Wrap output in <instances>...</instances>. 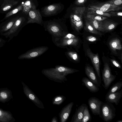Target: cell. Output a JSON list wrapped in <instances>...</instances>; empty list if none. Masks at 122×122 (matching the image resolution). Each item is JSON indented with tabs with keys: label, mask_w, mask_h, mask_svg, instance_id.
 <instances>
[{
	"label": "cell",
	"mask_w": 122,
	"mask_h": 122,
	"mask_svg": "<svg viewBox=\"0 0 122 122\" xmlns=\"http://www.w3.org/2000/svg\"><path fill=\"white\" fill-rule=\"evenodd\" d=\"M116 76L112 75L108 64L106 63L102 72L103 86L105 89H107L111 83L115 80Z\"/></svg>",
	"instance_id": "277c9868"
},
{
	"label": "cell",
	"mask_w": 122,
	"mask_h": 122,
	"mask_svg": "<svg viewBox=\"0 0 122 122\" xmlns=\"http://www.w3.org/2000/svg\"><path fill=\"white\" fill-rule=\"evenodd\" d=\"M85 73L89 80L96 86H100V84L93 68L88 65L85 68Z\"/></svg>",
	"instance_id": "9a60e30c"
},
{
	"label": "cell",
	"mask_w": 122,
	"mask_h": 122,
	"mask_svg": "<svg viewBox=\"0 0 122 122\" xmlns=\"http://www.w3.org/2000/svg\"><path fill=\"white\" fill-rule=\"evenodd\" d=\"M73 105V103L71 102L65 108L63 116L64 120L65 121L68 118Z\"/></svg>",
	"instance_id": "1f68e13d"
},
{
	"label": "cell",
	"mask_w": 122,
	"mask_h": 122,
	"mask_svg": "<svg viewBox=\"0 0 122 122\" xmlns=\"http://www.w3.org/2000/svg\"><path fill=\"white\" fill-rule=\"evenodd\" d=\"M87 0H76L75 4L77 5L81 6L83 5Z\"/></svg>",
	"instance_id": "d590c367"
},
{
	"label": "cell",
	"mask_w": 122,
	"mask_h": 122,
	"mask_svg": "<svg viewBox=\"0 0 122 122\" xmlns=\"http://www.w3.org/2000/svg\"><path fill=\"white\" fill-rule=\"evenodd\" d=\"M105 2L116 5H122V0H111Z\"/></svg>",
	"instance_id": "836d02e7"
},
{
	"label": "cell",
	"mask_w": 122,
	"mask_h": 122,
	"mask_svg": "<svg viewBox=\"0 0 122 122\" xmlns=\"http://www.w3.org/2000/svg\"><path fill=\"white\" fill-rule=\"evenodd\" d=\"M104 12L119 11L122 9V5H116L105 2H97L88 6Z\"/></svg>",
	"instance_id": "3957f363"
},
{
	"label": "cell",
	"mask_w": 122,
	"mask_h": 122,
	"mask_svg": "<svg viewBox=\"0 0 122 122\" xmlns=\"http://www.w3.org/2000/svg\"><path fill=\"white\" fill-rule=\"evenodd\" d=\"M111 61L113 64L116 67L121 68V66L118 62L116 61L113 59H111Z\"/></svg>",
	"instance_id": "74e56055"
},
{
	"label": "cell",
	"mask_w": 122,
	"mask_h": 122,
	"mask_svg": "<svg viewBox=\"0 0 122 122\" xmlns=\"http://www.w3.org/2000/svg\"><path fill=\"white\" fill-rule=\"evenodd\" d=\"M122 96V89L117 92L107 93L105 96V101L112 104L114 103L117 105L119 103Z\"/></svg>",
	"instance_id": "8fae6325"
},
{
	"label": "cell",
	"mask_w": 122,
	"mask_h": 122,
	"mask_svg": "<svg viewBox=\"0 0 122 122\" xmlns=\"http://www.w3.org/2000/svg\"><path fill=\"white\" fill-rule=\"evenodd\" d=\"M79 39L77 37L74 39H62L60 41L59 45L64 46L68 45L76 46L79 42Z\"/></svg>",
	"instance_id": "7402d4cb"
},
{
	"label": "cell",
	"mask_w": 122,
	"mask_h": 122,
	"mask_svg": "<svg viewBox=\"0 0 122 122\" xmlns=\"http://www.w3.org/2000/svg\"><path fill=\"white\" fill-rule=\"evenodd\" d=\"M61 8L59 4H54L45 7L43 12L46 15H51L56 14Z\"/></svg>",
	"instance_id": "ffe728a7"
},
{
	"label": "cell",
	"mask_w": 122,
	"mask_h": 122,
	"mask_svg": "<svg viewBox=\"0 0 122 122\" xmlns=\"http://www.w3.org/2000/svg\"><path fill=\"white\" fill-rule=\"evenodd\" d=\"M86 39L89 41L93 42L97 41V39L96 37L94 36H89L86 37Z\"/></svg>",
	"instance_id": "f35d334b"
},
{
	"label": "cell",
	"mask_w": 122,
	"mask_h": 122,
	"mask_svg": "<svg viewBox=\"0 0 122 122\" xmlns=\"http://www.w3.org/2000/svg\"><path fill=\"white\" fill-rule=\"evenodd\" d=\"M116 109L112 103L103 102L101 106L100 117L105 122L112 121L116 116Z\"/></svg>",
	"instance_id": "7a4b0ae2"
},
{
	"label": "cell",
	"mask_w": 122,
	"mask_h": 122,
	"mask_svg": "<svg viewBox=\"0 0 122 122\" xmlns=\"http://www.w3.org/2000/svg\"><path fill=\"white\" fill-rule=\"evenodd\" d=\"M86 104H82L76 110L72 118L73 122H81L82 119L83 112Z\"/></svg>",
	"instance_id": "d6986e66"
},
{
	"label": "cell",
	"mask_w": 122,
	"mask_h": 122,
	"mask_svg": "<svg viewBox=\"0 0 122 122\" xmlns=\"http://www.w3.org/2000/svg\"><path fill=\"white\" fill-rule=\"evenodd\" d=\"M1 40L0 39V43L1 42Z\"/></svg>",
	"instance_id": "b9f144b4"
},
{
	"label": "cell",
	"mask_w": 122,
	"mask_h": 122,
	"mask_svg": "<svg viewBox=\"0 0 122 122\" xmlns=\"http://www.w3.org/2000/svg\"><path fill=\"white\" fill-rule=\"evenodd\" d=\"M42 20L41 16L36 9H32L29 12V16L27 23H36L41 24Z\"/></svg>",
	"instance_id": "7c38bea8"
},
{
	"label": "cell",
	"mask_w": 122,
	"mask_h": 122,
	"mask_svg": "<svg viewBox=\"0 0 122 122\" xmlns=\"http://www.w3.org/2000/svg\"><path fill=\"white\" fill-rule=\"evenodd\" d=\"M21 15L16 20L11 28L8 32L2 34V35L6 38L9 37V41L17 34L16 33L18 31H19L24 23L25 21V18Z\"/></svg>",
	"instance_id": "5b68a950"
},
{
	"label": "cell",
	"mask_w": 122,
	"mask_h": 122,
	"mask_svg": "<svg viewBox=\"0 0 122 122\" xmlns=\"http://www.w3.org/2000/svg\"><path fill=\"white\" fill-rule=\"evenodd\" d=\"M68 56L72 59L76 61L79 60V56L77 53L73 51H69L68 52Z\"/></svg>",
	"instance_id": "d6a6232c"
},
{
	"label": "cell",
	"mask_w": 122,
	"mask_h": 122,
	"mask_svg": "<svg viewBox=\"0 0 122 122\" xmlns=\"http://www.w3.org/2000/svg\"><path fill=\"white\" fill-rule=\"evenodd\" d=\"M15 121L10 112L0 108V122H13Z\"/></svg>",
	"instance_id": "e0dca14e"
},
{
	"label": "cell",
	"mask_w": 122,
	"mask_h": 122,
	"mask_svg": "<svg viewBox=\"0 0 122 122\" xmlns=\"http://www.w3.org/2000/svg\"><path fill=\"white\" fill-rule=\"evenodd\" d=\"M12 92L7 88H0V102L5 103L13 98Z\"/></svg>",
	"instance_id": "2e32d148"
},
{
	"label": "cell",
	"mask_w": 122,
	"mask_h": 122,
	"mask_svg": "<svg viewBox=\"0 0 122 122\" xmlns=\"http://www.w3.org/2000/svg\"><path fill=\"white\" fill-rule=\"evenodd\" d=\"M21 2V0H0V13L6 14Z\"/></svg>",
	"instance_id": "52a82bcc"
},
{
	"label": "cell",
	"mask_w": 122,
	"mask_h": 122,
	"mask_svg": "<svg viewBox=\"0 0 122 122\" xmlns=\"http://www.w3.org/2000/svg\"><path fill=\"white\" fill-rule=\"evenodd\" d=\"M48 49L46 46H42L31 49L18 57L20 59H30L39 56L46 51Z\"/></svg>",
	"instance_id": "8992f818"
},
{
	"label": "cell",
	"mask_w": 122,
	"mask_h": 122,
	"mask_svg": "<svg viewBox=\"0 0 122 122\" xmlns=\"http://www.w3.org/2000/svg\"><path fill=\"white\" fill-rule=\"evenodd\" d=\"M85 26L84 29L86 31L90 33L96 35H102V33L95 29L87 21L85 17Z\"/></svg>",
	"instance_id": "4316f807"
},
{
	"label": "cell",
	"mask_w": 122,
	"mask_h": 122,
	"mask_svg": "<svg viewBox=\"0 0 122 122\" xmlns=\"http://www.w3.org/2000/svg\"><path fill=\"white\" fill-rule=\"evenodd\" d=\"M91 116L89 112L88 107L86 105L84 110L83 117L81 122L91 121Z\"/></svg>",
	"instance_id": "f546056e"
},
{
	"label": "cell",
	"mask_w": 122,
	"mask_h": 122,
	"mask_svg": "<svg viewBox=\"0 0 122 122\" xmlns=\"http://www.w3.org/2000/svg\"><path fill=\"white\" fill-rule=\"evenodd\" d=\"M85 10L84 7H74L73 12L70 15L72 25L78 32L83 27L82 18Z\"/></svg>",
	"instance_id": "6da1fadb"
},
{
	"label": "cell",
	"mask_w": 122,
	"mask_h": 122,
	"mask_svg": "<svg viewBox=\"0 0 122 122\" xmlns=\"http://www.w3.org/2000/svg\"><path fill=\"white\" fill-rule=\"evenodd\" d=\"M63 36H64V37L63 38V39H71L76 38L75 35L70 34H67Z\"/></svg>",
	"instance_id": "8d00e7d4"
},
{
	"label": "cell",
	"mask_w": 122,
	"mask_h": 122,
	"mask_svg": "<svg viewBox=\"0 0 122 122\" xmlns=\"http://www.w3.org/2000/svg\"><path fill=\"white\" fill-rule=\"evenodd\" d=\"M88 102L92 114L95 115L99 116L101 107L103 102L98 98L92 97L88 99Z\"/></svg>",
	"instance_id": "ba28073f"
},
{
	"label": "cell",
	"mask_w": 122,
	"mask_h": 122,
	"mask_svg": "<svg viewBox=\"0 0 122 122\" xmlns=\"http://www.w3.org/2000/svg\"><path fill=\"white\" fill-rule=\"evenodd\" d=\"M109 45L111 49L114 51L117 50H121L122 49L120 41L117 38L112 40L109 42Z\"/></svg>",
	"instance_id": "d4e9b609"
},
{
	"label": "cell",
	"mask_w": 122,
	"mask_h": 122,
	"mask_svg": "<svg viewBox=\"0 0 122 122\" xmlns=\"http://www.w3.org/2000/svg\"><path fill=\"white\" fill-rule=\"evenodd\" d=\"M23 2H22L19 5L10 11L6 14L4 18L0 21H4L13 15L16 14L20 11L22 10L23 9Z\"/></svg>",
	"instance_id": "603a6c76"
},
{
	"label": "cell",
	"mask_w": 122,
	"mask_h": 122,
	"mask_svg": "<svg viewBox=\"0 0 122 122\" xmlns=\"http://www.w3.org/2000/svg\"><path fill=\"white\" fill-rule=\"evenodd\" d=\"M111 17L122 16V13L121 12L117 11H113L108 13Z\"/></svg>",
	"instance_id": "e575fe53"
},
{
	"label": "cell",
	"mask_w": 122,
	"mask_h": 122,
	"mask_svg": "<svg viewBox=\"0 0 122 122\" xmlns=\"http://www.w3.org/2000/svg\"><path fill=\"white\" fill-rule=\"evenodd\" d=\"M107 19L102 21V26L105 32L110 31L113 30L118 24V23Z\"/></svg>",
	"instance_id": "44dd1931"
},
{
	"label": "cell",
	"mask_w": 122,
	"mask_h": 122,
	"mask_svg": "<svg viewBox=\"0 0 122 122\" xmlns=\"http://www.w3.org/2000/svg\"><path fill=\"white\" fill-rule=\"evenodd\" d=\"M79 71L76 70L61 66H58L55 68H52L46 71L47 73L50 74L61 73L65 75L73 73Z\"/></svg>",
	"instance_id": "30bf717a"
},
{
	"label": "cell",
	"mask_w": 122,
	"mask_h": 122,
	"mask_svg": "<svg viewBox=\"0 0 122 122\" xmlns=\"http://www.w3.org/2000/svg\"><path fill=\"white\" fill-rule=\"evenodd\" d=\"M88 22L96 30H97L105 32V30L102 26V21L93 19L87 18L85 17Z\"/></svg>",
	"instance_id": "cb8c5ba5"
},
{
	"label": "cell",
	"mask_w": 122,
	"mask_h": 122,
	"mask_svg": "<svg viewBox=\"0 0 122 122\" xmlns=\"http://www.w3.org/2000/svg\"><path fill=\"white\" fill-rule=\"evenodd\" d=\"M19 12L6 20L2 23L3 25L1 27L2 32H6L11 28L15 21L21 15Z\"/></svg>",
	"instance_id": "4fadbf2b"
},
{
	"label": "cell",
	"mask_w": 122,
	"mask_h": 122,
	"mask_svg": "<svg viewBox=\"0 0 122 122\" xmlns=\"http://www.w3.org/2000/svg\"><path fill=\"white\" fill-rule=\"evenodd\" d=\"M85 17L87 18L101 21H102L107 18V17L94 14H86Z\"/></svg>",
	"instance_id": "f1b7e54d"
},
{
	"label": "cell",
	"mask_w": 122,
	"mask_h": 122,
	"mask_svg": "<svg viewBox=\"0 0 122 122\" xmlns=\"http://www.w3.org/2000/svg\"><path fill=\"white\" fill-rule=\"evenodd\" d=\"M86 13L96 14L107 17H111L110 15L108 13L104 12L92 7L87 8Z\"/></svg>",
	"instance_id": "83f0119b"
},
{
	"label": "cell",
	"mask_w": 122,
	"mask_h": 122,
	"mask_svg": "<svg viewBox=\"0 0 122 122\" xmlns=\"http://www.w3.org/2000/svg\"><path fill=\"white\" fill-rule=\"evenodd\" d=\"M23 2L22 13L26 14L32 9H36L35 6L30 1L27 0Z\"/></svg>",
	"instance_id": "484cf974"
},
{
	"label": "cell",
	"mask_w": 122,
	"mask_h": 122,
	"mask_svg": "<svg viewBox=\"0 0 122 122\" xmlns=\"http://www.w3.org/2000/svg\"><path fill=\"white\" fill-rule=\"evenodd\" d=\"M62 99V98L60 97H58L56 98L55 99V101L56 102H57L59 101H60Z\"/></svg>",
	"instance_id": "ab89813d"
},
{
	"label": "cell",
	"mask_w": 122,
	"mask_h": 122,
	"mask_svg": "<svg viewBox=\"0 0 122 122\" xmlns=\"http://www.w3.org/2000/svg\"><path fill=\"white\" fill-rule=\"evenodd\" d=\"M47 29L51 33L56 36H63L66 34L63 33L60 26L56 23H52L50 24L47 26Z\"/></svg>",
	"instance_id": "5bb4252c"
},
{
	"label": "cell",
	"mask_w": 122,
	"mask_h": 122,
	"mask_svg": "<svg viewBox=\"0 0 122 122\" xmlns=\"http://www.w3.org/2000/svg\"><path fill=\"white\" fill-rule=\"evenodd\" d=\"M86 53L88 56L92 61L96 71L99 80L100 84L101 78L100 68V63L98 55L97 53H93L89 49L86 50Z\"/></svg>",
	"instance_id": "9c48e42d"
},
{
	"label": "cell",
	"mask_w": 122,
	"mask_h": 122,
	"mask_svg": "<svg viewBox=\"0 0 122 122\" xmlns=\"http://www.w3.org/2000/svg\"><path fill=\"white\" fill-rule=\"evenodd\" d=\"M116 122H122V120H118Z\"/></svg>",
	"instance_id": "60d3db41"
},
{
	"label": "cell",
	"mask_w": 122,
	"mask_h": 122,
	"mask_svg": "<svg viewBox=\"0 0 122 122\" xmlns=\"http://www.w3.org/2000/svg\"><path fill=\"white\" fill-rule=\"evenodd\" d=\"M82 81L83 84L91 92H96L99 90V87L96 86L89 79L86 77L82 78Z\"/></svg>",
	"instance_id": "ac0fdd59"
},
{
	"label": "cell",
	"mask_w": 122,
	"mask_h": 122,
	"mask_svg": "<svg viewBox=\"0 0 122 122\" xmlns=\"http://www.w3.org/2000/svg\"><path fill=\"white\" fill-rule=\"evenodd\" d=\"M122 87V81H119L114 84L110 88L107 93L114 92L119 91Z\"/></svg>",
	"instance_id": "4dcf8cb0"
}]
</instances>
